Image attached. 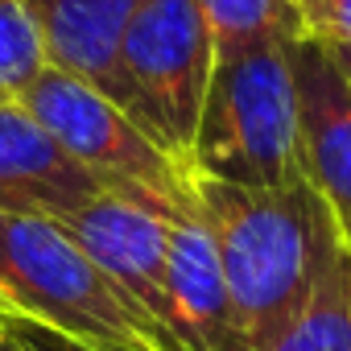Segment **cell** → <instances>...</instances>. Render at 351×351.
<instances>
[{
  "instance_id": "9",
  "label": "cell",
  "mask_w": 351,
  "mask_h": 351,
  "mask_svg": "<svg viewBox=\"0 0 351 351\" xmlns=\"http://www.w3.org/2000/svg\"><path fill=\"white\" fill-rule=\"evenodd\" d=\"M141 0H29L46 66L116 99V54Z\"/></svg>"
},
{
  "instance_id": "12",
  "label": "cell",
  "mask_w": 351,
  "mask_h": 351,
  "mask_svg": "<svg viewBox=\"0 0 351 351\" xmlns=\"http://www.w3.org/2000/svg\"><path fill=\"white\" fill-rule=\"evenodd\" d=\"M46 71V50L29 0H0V104H21Z\"/></svg>"
},
{
  "instance_id": "10",
  "label": "cell",
  "mask_w": 351,
  "mask_h": 351,
  "mask_svg": "<svg viewBox=\"0 0 351 351\" xmlns=\"http://www.w3.org/2000/svg\"><path fill=\"white\" fill-rule=\"evenodd\" d=\"M195 5L207 21L215 54L265 46V42L293 46L306 38L298 0H195Z\"/></svg>"
},
{
  "instance_id": "17",
  "label": "cell",
  "mask_w": 351,
  "mask_h": 351,
  "mask_svg": "<svg viewBox=\"0 0 351 351\" xmlns=\"http://www.w3.org/2000/svg\"><path fill=\"white\" fill-rule=\"evenodd\" d=\"M5 335H9V314L0 310V343H5Z\"/></svg>"
},
{
  "instance_id": "13",
  "label": "cell",
  "mask_w": 351,
  "mask_h": 351,
  "mask_svg": "<svg viewBox=\"0 0 351 351\" xmlns=\"http://www.w3.org/2000/svg\"><path fill=\"white\" fill-rule=\"evenodd\" d=\"M306 38L326 46H351V0H298Z\"/></svg>"
},
{
  "instance_id": "7",
  "label": "cell",
  "mask_w": 351,
  "mask_h": 351,
  "mask_svg": "<svg viewBox=\"0 0 351 351\" xmlns=\"http://www.w3.org/2000/svg\"><path fill=\"white\" fill-rule=\"evenodd\" d=\"M293 83L302 178L322 195L351 248V83L318 38L293 42Z\"/></svg>"
},
{
  "instance_id": "15",
  "label": "cell",
  "mask_w": 351,
  "mask_h": 351,
  "mask_svg": "<svg viewBox=\"0 0 351 351\" xmlns=\"http://www.w3.org/2000/svg\"><path fill=\"white\" fill-rule=\"evenodd\" d=\"M330 50H335V58H339V66H343V75L351 83V46H330Z\"/></svg>"
},
{
  "instance_id": "6",
  "label": "cell",
  "mask_w": 351,
  "mask_h": 351,
  "mask_svg": "<svg viewBox=\"0 0 351 351\" xmlns=\"http://www.w3.org/2000/svg\"><path fill=\"white\" fill-rule=\"evenodd\" d=\"M169 215L173 211H157L104 191L83 207L66 211L58 223L104 269V277L124 293V302L145 318V326L169 351H186L178 339V306H173V285H169V236H165Z\"/></svg>"
},
{
  "instance_id": "14",
  "label": "cell",
  "mask_w": 351,
  "mask_h": 351,
  "mask_svg": "<svg viewBox=\"0 0 351 351\" xmlns=\"http://www.w3.org/2000/svg\"><path fill=\"white\" fill-rule=\"evenodd\" d=\"M9 330L17 335V343H21L25 351H91V347L66 339L62 330H50V326L34 322V318H17V314H13V318H9Z\"/></svg>"
},
{
  "instance_id": "5",
  "label": "cell",
  "mask_w": 351,
  "mask_h": 351,
  "mask_svg": "<svg viewBox=\"0 0 351 351\" xmlns=\"http://www.w3.org/2000/svg\"><path fill=\"white\" fill-rule=\"evenodd\" d=\"M215 42L195 0H141L116 54V104L186 169Z\"/></svg>"
},
{
  "instance_id": "3",
  "label": "cell",
  "mask_w": 351,
  "mask_h": 351,
  "mask_svg": "<svg viewBox=\"0 0 351 351\" xmlns=\"http://www.w3.org/2000/svg\"><path fill=\"white\" fill-rule=\"evenodd\" d=\"M0 310L91 351H169L50 215L0 211Z\"/></svg>"
},
{
  "instance_id": "1",
  "label": "cell",
  "mask_w": 351,
  "mask_h": 351,
  "mask_svg": "<svg viewBox=\"0 0 351 351\" xmlns=\"http://www.w3.org/2000/svg\"><path fill=\"white\" fill-rule=\"evenodd\" d=\"M195 199L215 240L244 347L269 351L347 252V240L306 178L269 191L195 178Z\"/></svg>"
},
{
  "instance_id": "4",
  "label": "cell",
  "mask_w": 351,
  "mask_h": 351,
  "mask_svg": "<svg viewBox=\"0 0 351 351\" xmlns=\"http://www.w3.org/2000/svg\"><path fill=\"white\" fill-rule=\"evenodd\" d=\"M21 108L108 195L157 211L195 207L191 169H182L112 95L95 91L91 83L46 66L21 95Z\"/></svg>"
},
{
  "instance_id": "2",
  "label": "cell",
  "mask_w": 351,
  "mask_h": 351,
  "mask_svg": "<svg viewBox=\"0 0 351 351\" xmlns=\"http://www.w3.org/2000/svg\"><path fill=\"white\" fill-rule=\"evenodd\" d=\"M186 169L248 191L302 178L293 46L265 42L215 54Z\"/></svg>"
},
{
  "instance_id": "11",
  "label": "cell",
  "mask_w": 351,
  "mask_h": 351,
  "mask_svg": "<svg viewBox=\"0 0 351 351\" xmlns=\"http://www.w3.org/2000/svg\"><path fill=\"white\" fill-rule=\"evenodd\" d=\"M269 351H351V248L335 261L314 298Z\"/></svg>"
},
{
  "instance_id": "8",
  "label": "cell",
  "mask_w": 351,
  "mask_h": 351,
  "mask_svg": "<svg viewBox=\"0 0 351 351\" xmlns=\"http://www.w3.org/2000/svg\"><path fill=\"white\" fill-rule=\"evenodd\" d=\"M95 195H104V186L38 128L21 104H0V211L62 219Z\"/></svg>"
},
{
  "instance_id": "16",
  "label": "cell",
  "mask_w": 351,
  "mask_h": 351,
  "mask_svg": "<svg viewBox=\"0 0 351 351\" xmlns=\"http://www.w3.org/2000/svg\"><path fill=\"white\" fill-rule=\"evenodd\" d=\"M0 351H25V347H21V343H17V335L9 330V335H5V343H0Z\"/></svg>"
}]
</instances>
